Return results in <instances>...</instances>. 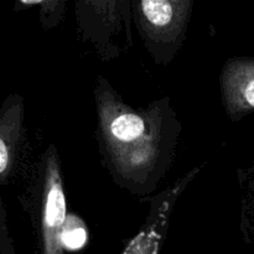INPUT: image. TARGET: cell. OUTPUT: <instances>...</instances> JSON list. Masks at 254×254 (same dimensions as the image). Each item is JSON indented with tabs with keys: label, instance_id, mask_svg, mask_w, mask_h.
<instances>
[{
	"label": "cell",
	"instance_id": "1",
	"mask_svg": "<svg viewBox=\"0 0 254 254\" xmlns=\"http://www.w3.org/2000/svg\"><path fill=\"white\" fill-rule=\"evenodd\" d=\"M66 217V202L61 190V186L54 185L49 191L45 210V221L51 228L60 227Z\"/></svg>",
	"mask_w": 254,
	"mask_h": 254
},
{
	"label": "cell",
	"instance_id": "2",
	"mask_svg": "<svg viewBox=\"0 0 254 254\" xmlns=\"http://www.w3.org/2000/svg\"><path fill=\"white\" fill-rule=\"evenodd\" d=\"M144 131V123L141 118L134 114H124L118 117L112 123V133L123 141L134 140Z\"/></svg>",
	"mask_w": 254,
	"mask_h": 254
},
{
	"label": "cell",
	"instance_id": "3",
	"mask_svg": "<svg viewBox=\"0 0 254 254\" xmlns=\"http://www.w3.org/2000/svg\"><path fill=\"white\" fill-rule=\"evenodd\" d=\"M143 11L146 19L151 24L156 26H164L169 24L173 16V9H171L170 2L168 1H143Z\"/></svg>",
	"mask_w": 254,
	"mask_h": 254
},
{
	"label": "cell",
	"instance_id": "4",
	"mask_svg": "<svg viewBox=\"0 0 254 254\" xmlns=\"http://www.w3.org/2000/svg\"><path fill=\"white\" fill-rule=\"evenodd\" d=\"M61 241L68 250H79L87 241L86 230L81 226H66L61 233Z\"/></svg>",
	"mask_w": 254,
	"mask_h": 254
},
{
	"label": "cell",
	"instance_id": "5",
	"mask_svg": "<svg viewBox=\"0 0 254 254\" xmlns=\"http://www.w3.org/2000/svg\"><path fill=\"white\" fill-rule=\"evenodd\" d=\"M7 166V149L4 140H0V173L4 174Z\"/></svg>",
	"mask_w": 254,
	"mask_h": 254
},
{
	"label": "cell",
	"instance_id": "6",
	"mask_svg": "<svg viewBox=\"0 0 254 254\" xmlns=\"http://www.w3.org/2000/svg\"><path fill=\"white\" fill-rule=\"evenodd\" d=\"M246 98H247L248 103L254 107V81L251 82L246 89Z\"/></svg>",
	"mask_w": 254,
	"mask_h": 254
}]
</instances>
